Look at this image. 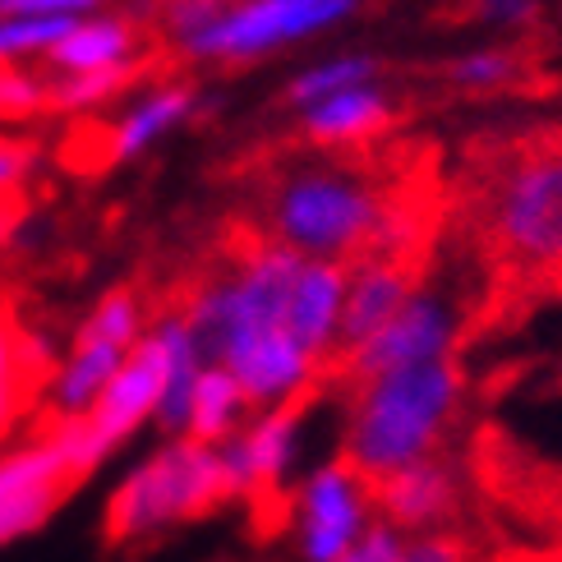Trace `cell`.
<instances>
[{"label": "cell", "mask_w": 562, "mask_h": 562, "mask_svg": "<svg viewBox=\"0 0 562 562\" xmlns=\"http://www.w3.org/2000/svg\"><path fill=\"white\" fill-rule=\"evenodd\" d=\"M396 562H471L465 544L452 530H425V535H406V549Z\"/></svg>", "instance_id": "27"}, {"label": "cell", "mask_w": 562, "mask_h": 562, "mask_svg": "<svg viewBox=\"0 0 562 562\" xmlns=\"http://www.w3.org/2000/svg\"><path fill=\"white\" fill-rule=\"evenodd\" d=\"M406 549V530H396L392 521L383 517H373L360 535H356V544H350L337 562H396Z\"/></svg>", "instance_id": "26"}, {"label": "cell", "mask_w": 562, "mask_h": 562, "mask_svg": "<svg viewBox=\"0 0 562 562\" xmlns=\"http://www.w3.org/2000/svg\"><path fill=\"white\" fill-rule=\"evenodd\" d=\"M360 5L364 0H226V10L180 52L207 65H249L341 29Z\"/></svg>", "instance_id": "4"}, {"label": "cell", "mask_w": 562, "mask_h": 562, "mask_svg": "<svg viewBox=\"0 0 562 562\" xmlns=\"http://www.w3.org/2000/svg\"><path fill=\"white\" fill-rule=\"evenodd\" d=\"M383 75V60L373 52H341V56H323L314 65H304L300 75L286 83L281 102L295 106V111H310L327 98H337L346 88H360V83H379Z\"/></svg>", "instance_id": "20"}, {"label": "cell", "mask_w": 562, "mask_h": 562, "mask_svg": "<svg viewBox=\"0 0 562 562\" xmlns=\"http://www.w3.org/2000/svg\"><path fill=\"white\" fill-rule=\"evenodd\" d=\"M415 286H419V281H415L411 259H402V254H364V259L350 268V281H346L341 350H337V360L346 356V350L364 346L373 333H379V327L411 300Z\"/></svg>", "instance_id": "14"}, {"label": "cell", "mask_w": 562, "mask_h": 562, "mask_svg": "<svg viewBox=\"0 0 562 562\" xmlns=\"http://www.w3.org/2000/svg\"><path fill=\"white\" fill-rule=\"evenodd\" d=\"M19 341L5 323H0V434H5L14 425L19 415Z\"/></svg>", "instance_id": "28"}, {"label": "cell", "mask_w": 562, "mask_h": 562, "mask_svg": "<svg viewBox=\"0 0 562 562\" xmlns=\"http://www.w3.org/2000/svg\"><path fill=\"white\" fill-rule=\"evenodd\" d=\"M79 484L56 434L23 442L14 452H0V549L37 535L56 517L65 494Z\"/></svg>", "instance_id": "10"}, {"label": "cell", "mask_w": 562, "mask_h": 562, "mask_svg": "<svg viewBox=\"0 0 562 562\" xmlns=\"http://www.w3.org/2000/svg\"><path fill=\"white\" fill-rule=\"evenodd\" d=\"M0 144H5V125H0Z\"/></svg>", "instance_id": "32"}, {"label": "cell", "mask_w": 562, "mask_h": 562, "mask_svg": "<svg viewBox=\"0 0 562 562\" xmlns=\"http://www.w3.org/2000/svg\"><path fill=\"white\" fill-rule=\"evenodd\" d=\"M373 517H379V507H373V484L346 457L314 465L295 494V553H300V562H337Z\"/></svg>", "instance_id": "9"}, {"label": "cell", "mask_w": 562, "mask_h": 562, "mask_svg": "<svg viewBox=\"0 0 562 562\" xmlns=\"http://www.w3.org/2000/svg\"><path fill=\"white\" fill-rule=\"evenodd\" d=\"M346 263H318L304 259L295 291H291V310H286V333L310 350L318 364L337 360L341 350V310H346Z\"/></svg>", "instance_id": "15"}, {"label": "cell", "mask_w": 562, "mask_h": 562, "mask_svg": "<svg viewBox=\"0 0 562 562\" xmlns=\"http://www.w3.org/2000/svg\"><path fill=\"white\" fill-rule=\"evenodd\" d=\"M392 121V92L383 83H360L346 88L337 98H327L310 111H300V130L323 148H350L364 144L369 134H379Z\"/></svg>", "instance_id": "18"}, {"label": "cell", "mask_w": 562, "mask_h": 562, "mask_svg": "<svg viewBox=\"0 0 562 562\" xmlns=\"http://www.w3.org/2000/svg\"><path fill=\"white\" fill-rule=\"evenodd\" d=\"M488 231L526 268H562V148H530L488 190Z\"/></svg>", "instance_id": "6"}, {"label": "cell", "mask_w": 562, "mask_h": 562, "mask_svg": "<svg viewBox=\"0 0 562 562\" xmlns=\"http://www.w3.org/2000/svg\"><path fill=\"white\" fill-rule=\"evenodd\" d=\"M52 106V79H42L29 65L0 69V121H29Z\"/></svg>", "instance_id": "24"}, {"label": "cell", "mask_w": 562, "mask_h": 562, "mask_svg": "<svg viewBox=\"0 0 562 562\" xmlns=\"http://www.w3.org/2000/svg\"><path fill=\"white\" fill-rule=\"evenodd\" d=\"M33 171V153L23 148V144H0V194H10L14 184H23V176Z\"/></svg>", "instance_id": "30"}, {"label": "cell", "mask_w": 562, "mask_h": 562, "mask_svg": "<svg viewBox=\"0 0 562 562\" xmlns=\"http://www.w3.org/2000/svg\"><path fill=\"white\" fill-rule=\"evenodd\" d=\"M14 231V207H10V194H0V240Z\"/></svg>", "instance_id": "31"}, {"label": "cell", "mask_w": 562, "mask_h": 562, "mask_svg": "<svg viewBox=\"0 0 562 562\" xmlns=\"http://www.w3.org/2000/svg\"><path fill=\"white\" fill-rule=\"evenodd\" d=\"M148 318L144 304L134 291H111L92 304V314L75 327V341H69L65 360L52 373V387H46V402H52L56 425L69 419H83L98 396L106 392V383L121 373V364L130 360V350L144 341Z\"/></svg>", "instance_id": "7"}, {"label": "cell", "mask_w": 562, "mask_h": 562, "mask_svg": "<svg viewBox=\"0 0 562 562\" xmlns=\"http://www.w3.org/2000/svg\"><path fill=\"white\" fill-rule=\"evenodd\" d=\"M199 111V92L190 83H161V88H148L144 98H134L111 125V138H106V153L111 161H138L148 157L161 138H171L184 121H194Z\"/></svg>", "instance_id": "16"}, {"label": "cell", "mask_w": 562, "mask_h": 562, "mask_svg": "<svg viewBox=\"0 0 562 562\" xmlns=\"http://www.w3.org/2000/svg\"><path fill=\"white\" fill-rule=\"evenodd\" d=\"M245 415H249V402L240 383L231 379L222 364H207L203 379L194 387V406H190V434L194 442H207V448H222L231 434L245 429Z\"/></svg>", "instance_id": "19"}, {"label": "cell", "mask_w": 562, "mask_h": 562, "mask_svg": "<svg viewBox=\"0 0 562 562\" xmlns=\"http://www.w3.org/2000/svg\"><path fill=\"white\" fill-rule=\"evenodd\" d=\"M161 387H167V346H161L157 327L148 323L144 341L130 350V360L121 364V373L106 383V392L98 396L83 419H69V425H56V438L69 457V465L83 475H92L106 457H115L134 434H144L157 406H161Z\"/></svg>", "instance_id": "5"}, {"label": "cell", "mask_w": 562, "mask_h": 562, "mask_svg": "<svg viewBox=\"0 0 562 562\" xmlns=\"http://www.w3.org/2000/svg\"><path fill=\"white\" fill-rule=\"evenodd\" d=\"M222 10H226V0H161L157 19H161V29H167V37L176 46H184L190 37H199Z\"/></svg>", "instance_id": "25"}, {"label": "cell", "mask_w": 562, "mask_h": 562, "mask_svg": "<svg viewBox=\"0 0 562 562\" xmlns=\"http://www.w3.org/2000/svg\"><path fill=\"white\" fill-rule=\"evenodd\" d=\"M75 29V19H0V69L33 65Z\"/></svg>", "instance_id": "22"}, {"label": "cell", "mask_w": 562, "mask_h": 562, "mask_svg": "<svg viewBox=\"0 0 562 562\" xmlns=\"http://www.w3.org/2000/svg\"><path fill=\"white\" fill-rule=\"evenodd\" d=\"M222 369L240 383L249 411H277V406L300 402L323 364L291 333H272V337H259L240 350H231Z\"/></svg>", "instance_id": "13"}, {"label": "cell", "mask_w": 562, "mask_h": 562, "mask_svg": "<svg viewBox=\"0 0 562 562\" xmlns=\"http://www.w3.org/2000/svg\"><path fill=\"white\" fill-rule=\"evenodd\" d=\"M457 333H461V310L442 286H415L411 300L396 310L364 346L346 350L337 360L341 379L369 383L379 373L411 369V364H434L457 356Z\"/></svg>", "instance_id": "8"}, {"label": "cell", "mask_w": 562, "mask_h": 562, "mask_svg": "<svg viewBox=\"0 0 562 562\" xmlns=\"http://www.w3.org/2000/svg\"><path fill=\"white\" fill-rule=\"evenodd\" d=\"M268 236L272 245L318 263L364 259L379 245L387 203L379 184L337 161H300L268 190Z\"/></svg>", "instance_id": "2"}, {"label": "cell", "mask_w": 562, "mask_h": 562, "mask_svg": "<svg viewBox=\"0 0 562 562\" xmlns=\"http://www.w3.org/2000/svg\"><path fill=\"white\" fill-rule=\"evenodd\" d=\"M236 488L226 480L222 452L194 438H161V448L138 457L106 498V540L144 544L184 521L226 507Z\"/></svg>", "instance_id": "3"}, {"label": "cell", "mask_w": 562, "mask_h": 562, "mask_svg": "<svg viewBox=\"0 0 562 562\" xmlns=\"http://www.w3.org/2000/svg\"><path fill=\"white\" fill-rule=\"evenodd\" d=\"M138 75V60L130 65H115V69H92V75H69V79H52V106L56 111H98L111 98L134 83Z\"/></svg>", "instance_id": "21"}, {"label": "cell", "mask_w": 562, "mask_h": 562, "mask_svg": "<svg viewBox=\"0 0 562 562\" xmlns=\"http://www.w3.org/2000/svg\"><path fill=\"white\" fill-rule=\"evenodd\" d=\"M461 411V364L434 360L379 373L356 387L346 415V461L379 484L442 448Z\"/></svg>", "instance_id": "1"}, {"label": "cell", "mask_w": 562, "mask_h": 562, "mask_svg": "<svg viewBox=\"0 0 562 562\" xmlns=\"http://www.w3.org/2000/svg\"><path fill=\"white\" fill-rule=\"evenodd\" d=\"M461 494H465V484H461L457 461L434 452V457L373 484V507H379V517L392 521L396 530L425 535V530H442L457 517Z\"/></svg>", "instance_id": "12"}, {"label": "cell", "mask_w": 562, "mask_h": 562, "mask_svg": "<svg viewBox=\"0 0 562 562\" xmlns=\"http://www.w3.org/2000/svg\"><path fill=\"white\" fill-rule=\"evenodd\" d=\"M138 60V29L130 14H111V10H98V14H83L75 19L52 52H46V69L56 79H69V75H92V69H115V65H130Z\"/></svg>", "instance_id": "17"}, {"label": "cell", "mask_w": 562, "mask_h": 562, "mask_svg": "<svg viewBox=\"0 0 562 562\" xmlns=\"http://www.w3.org/2000/svg\"><path fill=\"white\" fill-rule=\"evenodd\" d=\"M517 75H521V60H517V52H507V46H475V52H465L448 65V83H457L465 92L507 88Z\"/></svg>", "instance_id": "23"}, {"label": "cell", "mask_w": 562, "mask_h": 562, "mask_svg": "<svg viewBox=\"0 0 562 562\" xmlns=\"http://www.w3.org/2000/svg\"><path fill=\"white\" fill-rule=\"evenodd\" d=\"M475 14L494 29H526L540 14V0H475Z\"/></svg>", "instance_id": "29"}, {"label": "cell", "mask_w": 562, "mask_h": 562, "mask_svg": "<svg viewBox=\"0 0 562 562\" xmlns=\"http://www.w3.org/2000/svg\"><path fill=\"white\" fill-rule=\"evenodd\" d=\"M300 434H304V406H277V411H259L254 419H245L240 434H231L222 442V465L226 480L236 488V498L249 494H277L286 475L300 461Z\"/></svg>", "instance_id": "11"}]
</instances>
